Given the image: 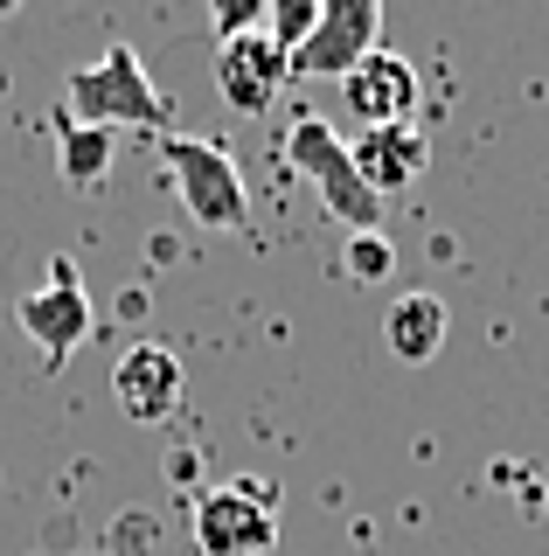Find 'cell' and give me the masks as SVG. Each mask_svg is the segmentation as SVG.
<instances>
[{
  "label": "cell",
  "instance_id": "cell-1",
  "mask_svg": "<svg viewBox=\"0 0 549 556\" xmlns=\"http://www.w3.org/2000/svg\"><path fill=\"white\" fill-rule=\"evenodd\" d=\"M63 112L84 118V126H105V132H118V126L161 132L175 104H167V91H153L140 49H132V42H112L98 63L71 70V84H63Z\"/></svg>",
  "mask_w": 549,
  "mask_h": 556
},
{
  "label": "cell",
  "instance_id": "cell-2",
  "mask_svg": "<svg viewBox=\"0 0 549 556\" xmlns=\"http://www.w3.org/2000/svg\"><path fill=\"white\" fill-rule=\"evenodd\" d=\"M285 161H293L306 174V188L320 195V208H328L334 223H348V237L362 230H383V195L362 181V167H355L348 139H341L328 118H293V132H285Z\"/></svg>",
  "mask_w": 549,
  "mask_h": 556
},
{
  "label": "cell",
  "instance_id": "cell-3",
  "mask_svg": "<svg viewBox=\"0 0 549 556\" xmlns=\"http://www.w3.org/2000/svg\"><path fill=\"white\" fill-rule=\"evenodd\" d=\"M161 161H167V174H175V195L188 208V223H202V230H244L251 195H244V174H237V153L222 147V139L167 132Z\"/></svg>",
  "mask_w": 549,
  "mask_h": 556
},
{
  "label": "cell",
  "instance_id": "cell-4",
  "mask_svg": "<svg viewBox=\"0 0 549 556\" xmlns=\"http://www.w3.org/2000/svg\"><path fill=\"white\" fill-rule=\"evenodd\" d=\"M195 543L202 556H271L279 549V494L265 480H222L195 494Z\"/></svg>",
  "mask_w": 549,
  "mask_h": 556
},
{
  "label": "cell",
  "instance_id": "cell-5",
  "mask_svg": "<svg viewBox=\"0 0 549 556\" xmlns=\"http://www.w3.org/2000/svg\"><path fill=\"white\" fill-rule=\"evenodd\" d=\"M14 320H22V334L42 348L49 369H63V362L91 341V292H84V278H77L71 257H56V265H49V286L22 292Z\"/></svg>",
  "mask_w": 549,
  "mask_h": 556
},
{
  "label": "cell",
  "instance_id": "cell-6",
  "mask_svg": "<svg viewBox=\"0 0 549 556\" xmlns=\"http://www.w3.org/2000/svg\"><path fill=\"white\" fill-rule=\"evenodd\" d=\"M375 49H383V8L375 0H328L320 28L306 35V49L293 56V77H348Z\"/></svg>",
  "mask_w": 549,
  "mask_h": 556
},
{
  "label": "cell",
  "instance_id": "cell-7",
  "mask_svg": "<svg viewBox=\"0 0 549 556\" xmlns=\"http://www.w3.org/2000/svg\"><path fill=\"white\" fill-rule=\"evenodd\" d=\"M216 84H222V98H230V112L265 118L271 104H279V91L293 84V56H285L265 28L237 35V42H216Z\"/></svg>",
  "mask_w": 549,
  "mask_h": 556
},
{
  "label": "cell",
  "instance_id": "cell-8",
  "mask_svg": "<svg viewBox=\"0 0 549 556\" xmlns=\"http://www.w3.org/2000/svg\"><path fill=\"white\" fill-rule=\"evenodd\" d=\"M341 104L362 118V132L369 126H410V112H418V70L397 49H375V56H362L341 77Z\"/></svg>",
  "mask_w": 549,
  "mask_h": 556
},
{
  "label": "cell",
  "instance_id": "cell-9",
  "mask_svg": "<svg viewBox=\"0 0 549 556\" xmlns=\"http://www.w3.org/2000/svg\"><path fill=\"white\" fill-rule=\"evenodd\" d=\"M112 396H118V410H126L132 425H167V417L181 410V355L161 348V341L126 348L118 369H112Z\"/></svg>",
  "mask_w": 549,
  "mask_h": 556
},
{
  "label": "cell",
  "instance_id": "cell-10",
  "mask_svg": "<svg viewBox=\"0 0 549 556\" xmlns=\"http://www.w3.org/2000/svg\"><path fill=\"white\" fill-rule=\"evenodd\" d=\"M348 153H355V167H362V181L390 202V195H404V188L424 174V161H432V139H424L418 126H369Z\"/></svg>",
  "mask_w": 549,
  "mask_h": 556
},
{
  "label": "cell",
  "instance_id": "cell-11",
  "mask_svg": "<svg viewBox=\"0 0 549 556\" xmlns=\"http://www.w3.org/2000/svg\"><path fill=\"white\" fill-rule=\"evenodd\" d=\"M445 300H432V292H404L397 306H390V320H383V334H390V355L397 362H432L438 348H445Z\"/></svg>",
  "mask_w": 549,
  "mask_h": 556
},
{
  "label": "cell",
  "instance_id": "cell-12",
  "mask_svg": "<svg viewBox=\"0 0 549 556\" xmlns=\"http://www.w3.org/2000/svg\"><path fill=\"white\" fill-rule=\"evenodd\" d=\"M112 153H118V132L56 112V161H63V181H71V188H98L112 174Z\"/></svg>",
  "mask_w": 549,
  "mask_h": 556
},
{
  "label": "cell",
  "instance_id": "cell-13",
  "mask_svg": "<svg viewBox=\"0 0 549 556\" xmlns=\"http://www.w3.org/2000/svg\"><path fill=\"white\" fill-rule=\"evenodd\" d=\"M320 8H328V0H271V8H265V35L285 49V56H299L306 35L320 28Z\"/></svg>",
  "mask_w": 549,
  "mask_h": 556
},
{
  "label": "cell",
  "instance_id": "cell-14",
  "mask_svg": "<svg viewBox=\"0 0 549 556\" xmlns=\"http://www.w3.org/2000/svg\"><path fill=\"white\" fill-rule=\"evenodd\" d=\"M348 271H355V286H383V278L397 271V251H390V237H383V230L348 237Z\"/></svg>",
  "mask_w": 549,
  "mask_h": 556
},
{
  "label": "cell",
  "instance_id": "cell-15",
  "mask_svg": "<svg viewBox=\"0 0 549 556\" xmlns=\"http://www.w3.org/2000/svg\"><path fill=\"white\" fill-rule=\"evenodd\" d=\"M265 8H271V0H222V8H216V42L257 35V28H265Z\"/></svg>",
  "mask_w": 549,
  "mask_h": 556
},
{
  "label": "cell",
  "instance_id": "cell-16",
  "mask_svg": "<svg viewBox=\"0 0 549 556\" xmlns=\"http://www.w3.org/2000/svg\"><path fill=\"white\" fill-rule=\"evenodd\" d=\"M167 473L188 486V480H195V452H175V459H167Z\"/></svg>",
  "mask_w": 549,
  "mask_h": 556
}]
</instances>
